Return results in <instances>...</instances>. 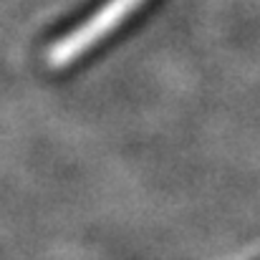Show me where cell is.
Masks as SVG:
<instances>
[{"instance_id": "1", "label": "cell", "mask_w": 260, "mask_h": 260, "mask_svg": "<svg viewBox=\"0 0 260 260\" xmlns=\"http://www.w3.org/2000/svg\"><path fill=\"white\" fill-rule=\"evenodd\" d=\"M147 0H104L81 23L58 36L46 51V63L53 71H69L99 51Z\"/></svg>"}]
</instances>
